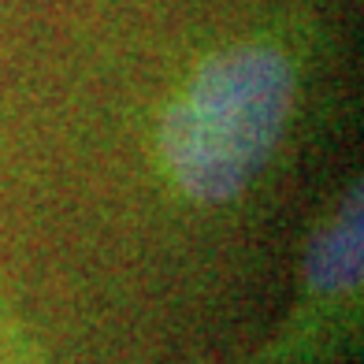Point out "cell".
<instances>
[{"instance_id":"6da1fadb","label":"cell","mask_w":364,"mask_h":364,"mask_svg":"<svg viewBox=\"0 0 364 364\" xmlns=\"http://www.w3.org/2000/svg\"><path fill=\"white\" fill-rule=\"evenodd\" d=\"M301 71L287 45L245 38L208 53L160 112V175L190 208H230L260 186L297 108Z\"/></svg>"},{"instance_id":"7a4b0ae2","label":"cell","mask_w":364,"mask_h":364,"mask_svg":"<svg viewBox=\"0 0 364 364\" xmlns=\"http://www.w3.org/2000/svg\"><path fill=\"white\" fill-rule=\"evenodd\" d=\"M360 316L364 193L353 178L309 227L287 316L260 346L223 364H335L357 346Z\"/></svg>"},{"instance_id":"3957f363","label":"cell","mask_w":364,"mask_h":364,"mask_svg":"<svg viewBox=\"0 0 364 364\" xmlns=\"http://www.w3.org/2000/svg\"><path fill=\"white\" fill-rule=\"evenodd\" d=\"M0 364H38L34 346H30L19 316L11 312L4 290H0Z\"/></svg>"}]
</instances>
